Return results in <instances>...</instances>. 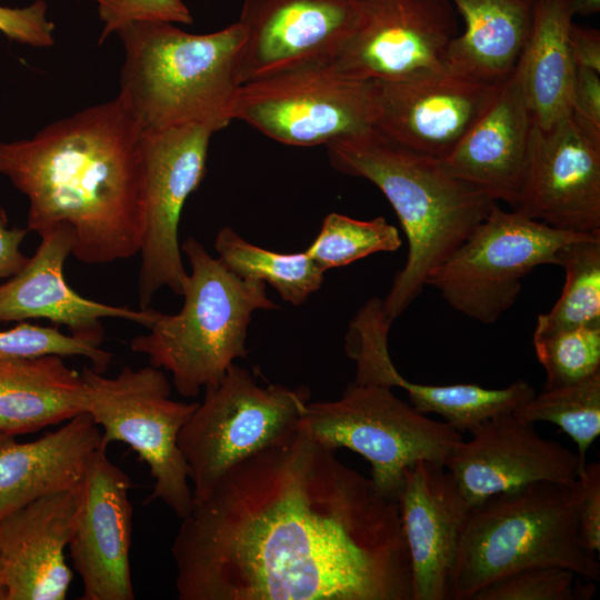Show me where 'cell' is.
<instances>
[{"mask_svg":"<svg viewBox=\"0 0 600 600\" xmlns=\"http://www.w3.org/2000/svg\"><path fill=\"white\" fill-rule=\"evenodd\" d=\"M181 251L191 268L182 308L174 314L158 312L149 331L131 340L130 349L170 372L176 391L190 398L217 384L237 359L247 357L253 312L279 306L266 283L238 277L196 238H187Z\"/></svg>","mask_w":600,"mask_h":600,"instance_id":"obj_6","label":"cell"},{"mask_svg":"<svg viewBox=\"0 0 600 600\" xmlns=\"http://www.w3.org/2000/svg\"><path fill=\"white\" fill-rule=\"evenodd\" d=\"M214 132L209 124L142 130L143 230L138 283L141 309L149 308L161 288L182 294L188 272L181 257L179 222L187 199L203 180Z\"/></svg>","mask_w":600,"mask_h":600,"instance_id":"obj_12","label":"cell"},{"mask_svg":"<svg viewBox=\"0 0 600 600\" xmlns=\"http://www.w3.org/2000/svg\"><path fill=\"white\" fill-rule=\"evenodd\" d=\"M513 414L532 423L547 421L558 426L574 441L584 467L587 451L600 434V372L574 383L544 387Z\"/></svg>","mask_w":600,"mask_h":600,"instance_id":"obj_30","label":"cell"},{"mask_svg":"<svg viewBox=\"0 0 600 600\" xmlns=\"http://www.w3.org/2000/svg\"><path fill=\"white\" fill-rule=\"evenodd\" d=\"M101 443V430L87 412L30 442H18L0 432V518L40 497L79 484Z\"/></svg>","mask_w":600,"mask_h":600,"instance_id":"obj_23","label":"cell"},{"mask_svg":"<svg viewBox=\"0 0 600 600\" xmlns=\"http://www.w3.org/2000/svg\"><path fill=\"white\" fill-rule=\"evenodd\" d=\"M358 0H243L241 83L283 70L330 63L349 38Z\"/></svg>","mask_w":600,"mask_h":600,"instance_id":"obj_15","label":"cell"},{"mask_svg":"<svg viewBox=\"0 0 600 600\" xmlns=\"http://www.w3.org/2000/svg\"><path fill=\"white\" fill-rule=\"evenodd\" d=\"M81 501V482L0 518V572L6 600H64L72 580L66 550Z\"/></svg>","mask_w":600,"mask_h":600,"instance_id":"obj_20","label":"cell"},{"mask_svg":"<svg viewBox=\"0 0 600 600\" xmlns=\"http://www.w3.org/2000/svg\"><path fill=\"white\" fill-rule=\"evenodd\" d=\"M571 113L588 129L600 134V73L576 68Z\"/></svg>","mask_w":600,"mask_h":600,"instance_id":"obj_39","label":"cell"},{"mask_svg":"<svg viewBox=\"0 0 600 600\" xmlns=\"http://www.w3.org/2000/svg\"><path fill=\"white\" fill-rule=\"evenodd\" d=\"M553 228L600 234V134L570 112L532 124L517 209Z\"/></svg>","mask_w":600,"mask_h":600,"instance_id":"obj_14","label":"cell"},{"mask_svg":"<svg viewBox=\"0 0 600 600\" xmlns=\"http://www.w3.org/2000/svg\"><path fill=\"white\" fill-rule=\"evenodd\" d=\"M373 90L329 63L308 64L241 83L230 118L287 146H327L373 128Z\"/></svg>","mask_w":600,"mask_h":600,"instance_id":"obj_11","label":"cell"},{"mask_svg":"<svg viewBox=\"0 0 600 600\" xmlns=\"http://www.w3.org/2000/svg\"><path fill=\"white\" fill-rule=\"evenodd\" d=\"M464 29L449 43L444 68L498 86L516 70L529 39L536 0H450Z\"/></svg>","mask_w":600,"mask_h":600,"instance_id":"obj_24","label":"cell"},{"mask_svg":"<svg viewBox=\"0 0 600 600\" xmlns=\"http://www.w3.org/2000/svg\"><path fill=\"white\" fill-rule=\"evenodd\" d=\"M532 342L547 374L544 387L574 383L600 372V324L534 330Z\"/></svg>","mask_w":600,"mask_h":600,"instance_id":"obj_32","label":"cell"},{"mask_svg":"<svg viewBox=\"0 0 600 600\" xmlns=\"http://www.w3.org/2000/svg\"><path fill=\"white\" fill-rule=\"evenodd\" d=\"M80 374L84 412L99 426L103 442L128 444L148 466L153 487L147 501L160 500L186 517L193 492L178 436L198 402L172 400L164 372L152 366L124 367L112 378L83 367Z\"/></svg>","mask_w":600,"mask_h":600,"instance_id":"obj_9","label":"cell"},{"mask_svg":"<svg viewBox=\"0 0 600 600\" xmlns=\"http://www.w3.org/2000/svg\"><path fill=\"white\" fill-rule=\"evenodd\" d=\"M569 0H536L531 32L517 64L524 99L537 127L571 112L576 64L569 46Z\"/></svg>","mask_w":600,"mask_h":600,"instance_id":"obj_26","label":"cell"},{"mask_svg":"<svg viewBox=\"0 0 600 600\" xmlns=\"http://www.w3.org/2000/svg\"><path fill=\"white\" fill-rule=\"evenodd\" d=\"M181 520L179 600H413L398 502L299 424Z\"/></svg>","mask_w":600,"mask_h":600,"instance_id":"obj_1","label":"cell"},{"mask_svg":"<svg viewBox=\"0 0 600 600\" xmlns=\"http://www.w3.org/2000/svg\"><path fill=\"white\" fill-rule=\"evenodd\" d=\"M572 14L591 16L600 11V0H569Z\"/></svg>","mask_w":600,"mask_h":600,"instance_id":"obj_42","label":"cell"},{"mask_svg":"<svg viewBox=\"0 0 600 600\" xmlns=\"http://www.w3.org/2000/svg\"><path fill=\"white\" fill-rule=\"evenodd\" d=\"M391 389L352 381L337 400L308 402L299 426L329 448L362 456L376 489L397 501L408 467L420 460L444 466L463 437L447 422L418 412Z\"/></svg>","mask_w":600,"mask_h":600,"instance_id":"obj_7","label":"cell"},{"mask_svg":"<svg viewBox=\"0 0 600 600\" xmlns=\"http://www.w3.org/2000/svg\"><path fill=\"white\" fill-rule=\"evenodd\" d=\"M580 577L559 566H532L503 576L471 600H578Z\"/></svg>","mask_w":600,"mask_h":600,"instance_id":"obj_35","label":"cell"},{"mask_svg":"<svg viewBox=\"0 0 600 600\" xmlns=\"http://www.w3.org/2000/svg\"><path fill=\"white\" fill-rule=\"evenodd\" d=\"M402 244L398 229L383 217L358 220L327 214L306 253L323 270L349 266L377 252H391Z\"/></svg>","mask_w":600,"mask_h":600,"instance_id":"obj_31","label":"cell"},{"mask_svg":"<svg viewBox=\"0 0 600 600\" xmlns=\"http://www.w3.org/2000/svg\"><path fill=\"white\" fill-rule=\"evenodd\" d=\"M117 33L124 50L117 98L141 130L209 124L219 131L232 121L243 44L237 21L203 34L163 21L134 22Z\"/></svg>","mask_w":600,"mask_h":600,"instance_id":"obj_4","label":"cell"},{"mask_svg":"<svg viewBox=\"0 0 600 600\" xmlns=\"http://www.w3.org/2000/svg\"><path fill=\"white\" fill-rule=\"evenodd\" d=\"M408 547L413 600H451V586L470 504L446 467H408L397 499Z\"/></svg>","mask_w":600,"mask_h":600,"instance_id":"obj_19","label":"cell"},{"mask_svg":"<svg viewBox=\"0 0 600 600\" xmlns=\"http://www.w3.org/2000/svg\"><path fill=\"white\" fill-rule=\"evenodd\" d=\"M459 442L444 467L470 506L538 481L570 482L583 469L577 453L541 437L534 423L508 413Z\"/></svg>","mask_w":600,"mask_h":600,"instance_id":"obj_18","label":"cell"},{"mask_svg":"<svg viewBox=\"0 0 600 600\" xmlns=\"http://www.w3.org/2000/svg\"><path fill=\"white\" fill-rule=\"evenodd\" d=\"M569 46L576 67L600 73V32L597 29L572 23Z\"/></svg>","mask_w":600,"mask_h":600,"instance_id":"obj_41","label":"cell"},{"mask_svg":"<svg viewBox=\"0 0 600 600\" xmlns=\"http://www.w3.org/2000/svg\"><path fill=\"white\" fill-rule=\"evenodd\" d=\"M403 389L410 404L420 413L441 416L454 430L472 432L484 422L512 413L534 396L526 380H517L501 389L472 383L432 386L411 382L398 371L392 388Z\"/></svg>","mask_w":600,"mask_h":600,"instance_id":"obj_28","label":"cell"},{"mask_svg":"<svg viewBox=\"0 0 600 600\" xmlns=\"http://www.w3.org/2000/svg\"><path fill=\"white\" fill-rule=\"evenodd\" d=\"M591 233L553 228L497 202L486 219L428 276L450 307L490 324L517 301L522 279L542 264L557 266L558 252ZM596 234V233H592Z\"/></svg>","mask_w":600,"mask_h":600,"instance_id":"obj_10","label":"cell"},{"mask_svg":"<svg viewBox=\"0 0 600 600\" xmlns=\"http://www.w3.org/2000/svg\"><path fill=\"white\" fill-rule=\"evenodd\" d=\"M101 443L81 480V501L69 542L82 600H133L130 548L131 480L108 457Z\"/></svg>","mask_w":600,"mask_h":600,"instance_id":"obj_16","label":"cell"},{"mask_svg":"<svg viewBox=\"0 0 600 600\" xmlns=\"http://www.w3.org/2000/svg\"><path fill=\"white\" fill-rule=\"evenodd\" d=\"M82 412L83 380L61 356L0 360V432H36Z\"/></svg>","mask_w":600,"mask_h":600,"instance_id":"obj_25","label":"cell"},{"mask_svg":"<svg viewBox=\"0 0 600 600\" xmlns=\"http://www.w3.org/2000/svg\"><path fill=\"white\" fill-rule=\"evenodd\" d=\"M337 171L366 179L388 199L408 240V254L382 300L389 322L421 293L429 273L486 219L496 203L450 173L441 160L407 148L379 130L327 144Z\"/></svg>","mask_w":600,"mask_h":600,"instance_id":"obj_3","label":"cell"},{"mask_svg":"<svg viewBox=\"0 0 600 600\" xmlns=\"http://www.w3.org/2000/svg\"><path fill=\"white\" fill-rule=\"evenodd\" d=\"M29 230L9 227V219L0 208V280L18 273L27 263L28 257L20 251V246Z\"/></svg>","mask_w":600,"mask_h":600,"instance_id":"obj_40","label":"cell"},{"mask_svg":"<svg viewBox=\"0 0 600 600\" xmlns=\"http://www.w3.org/2000/svg\"><path fill=\"white\" fill-rule=\"evenodd\" d=\"M142 130L116 97L0 142V174L29 203L27 229L67 228L71 256L107 264L139 253L143 230Z\"/></svg>","mask_w":600,"mask_h":600,"instance_id":"obj_2","label":"cell"},{"mask_svg":"<svg viewBox=\"0 0 600 600\" xmlns=\"http://www.w3.org/2000/svg\"><path fill=\"white\" fill-rule=\"evenodd\" d=\"M217 258L243 279L270 284L280 298L301 306L317 292L324 272L307 253H282L267 250L243 239L231 227L221 228L214 239Z\"/></svg>","mask_w":600,"mask_h":600,"instance_id":"obj_27","label":"cell"},{"mask_svg":"<svg viewBox=\"0 0 600 600\" xmlns=\"http://www.w3.org/2000/svg\"><path fill=\"white\" fill-rule=\"evenodd\" d=\"M581 484L579 527L581 536L593 552H600V464L586 463L578 476Z\"/></svg>","mask_w":600,"mask_h":600,"instance_id":"obj_38","label":"cell"},{"mask_svg":"<svg viewBox=\"0 0 600 600\" xmlns=\"http://www.w3.org/2000/svg\"><path fill=\"white\" fill-rule=\"evenodd\" d=\"M34 254L7 282L0 284V323L47 319L66 326L72 336L94 346L103 340L101 319L117 318L147 329L159 311L111 306L80 296L66 281L63 266L71 254L72 237L64 227L40 236Z\"/></svg>","mask_w":600,"mask_h":600,"instance_id":"obj_21","label":"cell"},{"mask_svg":"<svg viewBox=\"0 0 600 600\" xmlns=\"http://www.w3.org/2000/svg\"><path fill=\"white\" fill-rule=\"evenodd\" d=\"M532 119L519 71L496 93L454 150L441 162L493 201L517 209L527 166Z\"/></svg>","mask_w":600,"mask_h":600,"instance_id":"obj_22","label":"cell"},{"mask_svg":"<svg viewBox=\"0 0 600 600\" xmlns=\"http://www.w3.org/2000/svg\"><path fill=\"white\" fill-rule=\"evenodd\" d=\"M373 84V128L439 160L454 150L498 87L447 69Z\"/></svg>","mask_w":600,"mask_h":600,"instance_id":"obj_17","label":"cell"},{"mask_svg":"<svg viewBox=\"0 0 600 600\" xmlns=\"http://www.w3.org/2000/svg\"><path fill=\"white\" fill-rule=\"evenodd\" d=\"M54 23L47 18V3L37 0L24 8L0 6V32L9 40L36 48L53 44Z\"/></svg>","mask_w":600,"mask_h":600,"instance_id":"obj_37","label":"cell"},{"mask_svg":"<svg viewBox=\"0 0 600 600\" xmlns=\"http://www.w3.org/2000/svg\"><path fill=\"white\" fill-rule=\"evenodd\" d=\"M579 480L538 481L471 506L454 567L451 600L532 566H559L597 582L600 564L579 527Z\"/></svg>","mask_w":600,"mask_h":600,"instance_id":"obj_5","label":"cell"},{"mask_svg":"<svg viewBox=\"0 0 600 600\" xmlns=\"http://www.w3.org/2000/svg\"><path fill=\"white\" fill-rule=\"evenodd\" d=\"M103 28L99 44L124 26L143 21L192 24L193 18L182 0H94Z\"/></svg>","mask_w":600,"mask_h":600,"instance_id":"obj_36","label":"cell"},{"mask_svg":"<svg viewBox=\"0 0 600 600\" xmlns=\"http://www.w3.org/2000/svg\"><path fill=\"white\" fill-rule=\"evenodd\" d=\"M44 354L83 357L91 362L93 370L102 373L112 359V354L99 346L66 334L53 327L20 322L14 328L0 330V360Z\"/></svg>","mask_w":600,"mask_h":600,"instance_id":"obj_34","label":"cell"},{"mask_svg":"<svg viewBox=\"0 0 600 600\" xmlns=\"http://www.w3.org/2000/svg\"><path fill=\"white\" fill-rule=\"evenodd\" d=\"M382 300L369 299L354 314L344 336V351L356 363L353 382L391 387L397 368L389 352L391 328Z\"/></svg>","mask_w":600,"mask_h":600,"instance_id":"obj_33","label":"cell"},{"mask_svg":"<svg viewBox=\"0 0 600 600\" xmlns=\"http://www.w3.org/2000/svg\"><path fill=\"white\" fill-rule=\"evenodd\" d=\"M0 600H6V592L1 582V572H0Z\"/></svg>","mask_w":600,"mask_h":600,"instance_id":"obj_43","label":"cell"},{"mask_svg":"<svg viewBox=\"0 0 600 600\" xmlns=\"http://www.w3.org/2000/svg\"><path fill=\"white\" fill-rule=\"evenodd\" d=\"M566 281L552 309L537 319L534 330L546 331L600 324V234H586L566 244L557 256Z\"/></svg>","mask_w":600,"mask_h":600,"instance_id":"obj_29","label":"cell"},{"mask_svg":"<svg viewBox=\"0 0 600 600\" xmlns=\"http://www.w3.org/2000/svg\"><path fill=\"white\" fill-rule=\"evenodd\" d=\"M309 398L303 387L261 386L249 369L236 363L206 388L178 436L193 501L232 467L294 430Z\"/></svg>","mask_w":600,"mask_h":600,"instance_id":"obj_8","label":"cell"},{"mask_svg":"<svg viewBox=\"0 0 600 600\" xmlns=\"http://www.w3.org/2000/svg\"><path fill=\"white\" fill-rule=\"evenodd\" d=\"M450 0H358L356 24L330 67L366 81L409 79L441 71L458 34Z\"/></svg>","mask_w":600,"mask_h":600,"instance_id":"obj_13","label":"cell"}]
</instances>
